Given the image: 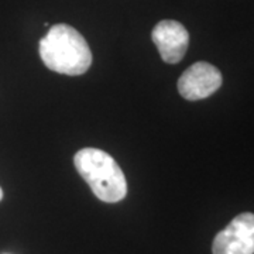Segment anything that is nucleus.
<instances>
[{"label":"nucleus","mask_w":254,"mask_h":254,"mask_svg":"<svg viewBox=\"0 0 254 254\" xmlns=\"http://www.w3.org/2000/svg\"><path fill=\"white\" fill-rule=\"evenodd\" d=\"M222 86V73L209 63L190 65L178 79V92L184 99L200 100L209 98Z\"/></svg>","instance_id":"4"},{"label":"nucleus","mask_w":254,"mask_h":254,"mask_svg":"<svg viewBox=\"0 0 254 254\" xmlns=\"http://www.w3.org/2000/svg\"><path fill=\"white\" fill-rule=\"evenodd\" d=\"M3 199V190H1V188H0V200Z\"/></svg>","instance_id":"6"},{"label":"nucleus","mask_w":254,"mask_h":254,"mask_svg":"<svg viewBox=\"0 0 254 254\" xmlns=\"http://www.w3.org/2000/svg\"><path fill=\"white\" fill-rule=\"evenodd\" d=\"M40 57L48 69L64 75H82L92 64L91 48L82 34L68 24H55L40 40Z\"/></svg>","instance_id":"1"},{"label":"nucleus","mask_w":254,"mask_h":254,"mask_svg":"<svg viewBox=\"0 0 254 254\" xmlns=\"http://www.w3.org/2000/svg\"><path fill=\"white\" fill-rule=\"evenodd\" d=\"M213 254H254V213L237 215L212 243Z\"/></svg>","instance_id":"3"},{"label":"nucleus","mask_w":254,"mask_h":254,"mask_svg":"<svg viewBox=\"0 0 254 254\" xmlns=\"http://www.w3.org/2000/svg\"><path fill=\"white\" fill-rule=\"evenodd\" d=\"M153 43L167 64H178L184 58L190 44V34L180 21L163 20L151 33Z\"/></svg>","instance_id":"5"},{"label":"nucleus","mask_w":254,"mask_h":254,"mask_svg":"<svg viewBox=\"0 0 254 254\" xmlns=\"http://www.w3.org/2000/svg\"><path fill=\"white\" fill-rule=\"evenodd\" d=\"M73 164L100 200L116 203L127 195L125 173L116 160L106 151L93 147L82 148L73 157Z\"/></svg>","instance_id":"2"}]
</instances>
